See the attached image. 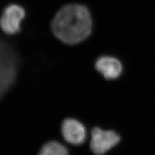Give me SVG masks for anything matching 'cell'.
<instances>
[{
  "label": "cell",
  "mask_w": 155,
  "mask_h": 155,
  "mask_svg": "<svg viewBox=\"0 0 155 155\" xmlns=\"http://www.w3.org/2000/svg\"><path fill=\"white\" fill-rule=\"evenodd\" d=\"M93 22L89 11L79 4H69L57 12L52 23L55 36L66 44L79 43L89 36Z\"/></svg>",
  "instance_id": "1"
},
{
  "label": "cell",
  "mask_w": 155,
  "mask_h": 155,
  "mask_svg": "<svg viewBox=\"0 0 155 155\" xmlns=\"http://www.w3.org/2000/svg\"><path fill=\"white\" fill-rule=\"evenodd\" d=\"M25 16L24 8L17 4L7 6L0 18V28L7 35H16L21 31V23Z\"/></svg>",
  "instance_id": "2"
},
{
  "label": "cell",
  "mask_w": 155,
  "mask_h": 155,
  "mask_svg": "<svg viewBox=\"0 0 155 155\" xmlns=\"http://www.w3.org/2000/svg\"><path fill=\"white\" fill-rule=\"evenodd\" d=\"M120 141V136L113 130H105L96 127L92 130L90 147L94 154L102 155L117 145Z\"/></svg>",
  "instance_id": "3"
},
{
  "label": "cell",
  "mask_w": 155,
  "mask_h": 155,
  "mask_svg": "<svg viewBox=\"0 0 155 155\" xmlns=\"http://www.w3.org/2000/svg\"><path fill=\"white\" fill-rule=\"evenodd\" d=\"M61 134L65 141L70 144L78 145L86 140L87 132L84 125L73 118L65 120L61 125Z\"/></svg>",
  "instance_id": "4"
},
{
  "label": "cell",
  "mask_w": 155,
  "mask_h": 155,
  "mask_svg": "<svg viewBox=\"0 0 155 155\" xmlns=\"http://www.w3.org/2000/svg\"><path fill=\"white\" fill-rule=\"evenodd\" d=\"M95 68L107 80L118 78L122 72V65L116 58L101 56L96 60Z\"/></svg>",
  "instance_id": "5"
},
{
  "label": "cell",
  "mask_w": 155,
  "mask_h": 155,
  "mask_svg": "<svg viewBox=\"0 0 155 155\" xmlns=\"http://www.w3.org/2000/svg\"><path fill=\"white\" fill-rule=\"evenodd\" d=\"M39 155H69V152L64 145L56 141H51L43 145Z\"/></svg>",
  "instance_id": "6"
}]
</instances>
